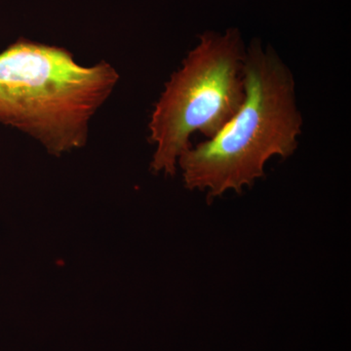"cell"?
Listing matches in <instances>:
<instances>
[{
	"label": "cell",
	"instance_id": "6da1fadb",
	"mask_svg": "<svg viewBox=\"0 0 351 351\" xmlns=\"http://www.w3.org/2000/svg\"><path fill=\"white\" fill-rule=\"evenodd\" d=\"M245 97L239 112L215 137L180 157L184 186L217 198L241 193L265 174L274 156H292L302 133L292 73L270 46L252 40L243 62Z\"/></svg>",
	"mask_w": 351,
	"mask_h": 351
},
{
	"label": "cell",
	"instance_id": "7a4b0ae2",
	"mask_svg": "<svg viewBox=\"0 0 351 351\" xmlns=\"http://www.w3.org/2000/svg\"><path fill=\"white\" fill-rule=\"evenodd\" d=\"M119 80L107 62L83 66L66 48L18 39L0 53V123L62 156L86 145L90 120Z\"/></svg>",
	"mask_w": 351,
	"mask_h": 351
},
{
	"label": "cell",
	"instance_id": "3957f363",
	"mask_svg": "<svg viewBox=\"0 0 351 351\" xmlns=\"http://www.w3.org/2000/svg\"><path fill=\"white\" fill-rule=\"evenodd\" d=\"M245 52L239 29L201 34L152 112L149 140L156 145L154 173L175 175L193 134L213 138L237 114L245 97Z\"/></svg>",
	"mask_w": 351,
	"mask_h": 351
}]
</instances>
